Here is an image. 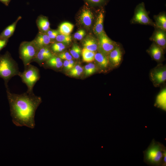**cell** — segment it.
Wrapping results in <instances>:
<instances>
[{
	"label": "cell",
	"instance_id": "obj_1",
	"mask_svg": "<svg viewBox=\"0 0 166 166\" xmlns=\"http://www.w3.org/2000/svg\"><path fill=\"white\" fill-rule=\"evenodd\" d=\"M6 89L13 124L18 127L24 126L34 128L35 125V114L42 102L41 97L35 95L33 92L27 91L19 94L10 92L8 87Z\"/></svg>",
	"mask_w": 166,
	"mask_h": 166
},
{
	"label": "cell",
	"instance_id": "obj_2",
	"mask_svg": "<svg viewBox=\"0 0 166 166\" xmlns=\"http://www.w3.org/2000/svg\"><path fill=\"white\" fill-rule=\"evenodd\" d=\"M166 148L162 144L153 139L147 149L143 151L144 161L152 166H162Z\"/></svg>",
	"mask_w": 166,
	"mask_h": 166
},
{
	"label": "cell",
	"instance_id": "obj_3",
	"mask_svg": "<svg viewBox=\"0 0 166 166\" xmlns=\"http://www.w3.org/2000/svg\"><path fill=\"white\" fill-rule=\"evenodd\" d=\"M20 73L17 64L8 52L0 56V77L5 81L6 88L9 80Z\"/></svg>",
	"mask_w": 166,
	"mask_h": 166
},
{
	"label": "cell",
	"instance_id": "obj_4",
	"mask_svg": "<svg viewBox=\"0 0 166 166\" xmlns=\"http://www.w3.org/2000/svg\"><path fill=\"white\" fill-rule=\"evenodd\" d=\"M19 76L23 83L27 87V91L33 92L34 87L40 78L39 69L30 64L25 67V69L22 72L20 73Z\"/></svg>",
	"mask_w": 166,
	"mask_h": 166
},
{
	"label": "cell",
	"instance_id": "obj_5",
	"mask_svg": "<svg viewBox=\"0 0 166 166\" xmlns=\"http://www.w3.org/2000/svg\"><path fill=\"white\" fill-rule=\"evenodd\" d=\"M38 51L32 41L23 42L21 43L19 49V57L24 67L33 61Z\"/></svg>",
	"mask_w": 166,
	"mask_h": 166
},
{
	"label": "cell",
	"instance_id": "obj_6",
	"mask_svg": "<svg viewBox=\"0 0 166 166\" xmlns=\"http://www.w3.org/2000/svg\"><path fill=\"white\" fill-rule=\"evenodd\" d=\"M98 37V49L100 52L107 56L116 46V43L107 36L104 32Z\"/></svg>",
	"mask_w": 166,
	"mask_h": 166
},
{
	"label": "cell",
	"instance_id": "obj_7",
	"mask_svg": "<svg viewBox=\"0 0 166 166\" xmlns=\"http://www.w3.org/2000/svg\"><path fill=\"white\" fill-rule=\"evenodd\" d=\"M133 21L142 24L150 25L153 24L148 17L143 2L140 3L136 6Z\"/></svg>",
	"mask_w": 166,
	"mask_h": 166
},
{
	"label": "cell",
	"instance_id": "obj_8",
	"mask_svg": "<svg viewBox=\"0 0 166 166\" xmlns=\"http://www.w3.org/2000/svg\"><path fill=\"white\" fill-rule=\"evenodd\" d=\"M151 79L155 86H158L166 80V69L165 66L159 65L150 72Z\"/></svg>",
	"mask_w": 166,
	"mask_h": 166
},
{
	"label": "cell",
	"instance_id": "obj_9",
	"mask_svg": "<svg viewBox=\"0 0 166 166\" xmlns=\"http://www.w3.org/2000/svg\"><path fill=\"white\" fill-rule=\"evenodd\" d=\"M53 56L50 50L46 46L38 50L33 61H34L41 65L43 62L46 61Z\"/></svg>",
	"mask_w": 166,
	"mask_h": 166
},
{
	"label": "cell",
	"instance_id": "obj_10",
	"mask_svg": "<svg viewBox=\"0 0 166 166\" xmlns=\"http://www.w3.org/2000/svg\"><path fill=\"white\" fill-rule=\"evenodd\" d=\"M32 41L38 50L49 45L51 42V39L46 34L40 32L38 33Z\"/></svg>",
	"mask_w": 166,
	"mask_h": 166
},
{
	"label": "cell",
	"instance_id": "obj_11",
	"mask_svg": "<svg viewBox=\"0 0 166 166\" xmlns=\"http://www.w3.org/2000/svg\"><path fill=\"white\" fill-rule=\"evenodd\" d=\"M109 61L114 66H118L121 61L122 53L120 48L116 46L108 55Z\"/></svg>",
	"mask_w": 166,
	"mask_h": 166
},
{
	"label": "cell",
	"instance_id": "obj_12",
	"mask_svg": "<svg viewBox=\"0 0 166 166\" xmlns=\"http://www.w3.org/2000/svg\"><path fill=\"white\" fill-rule=\"evenodd\" d=\"M164 31L160 29L157 30L152 38L155 43L163 49L165 48L166 45V37Z\"/></svg>",
	"mask_w": 166,
	"mask_h": 166
},
{
	"label": "cell",
	"instance_id": "obj_13",
	"mask_svg": "<svg viewBox=\"0 0 166 166\" xmlns=\"http://www.w3.org/2000/svg\"><path fill=\"white\" fill-rule=\"evenodd\" d=\"M21 18V16H19L14 22L6 28L0 34V39H9L13 34L17 23Z\"/></svg>",
	"mask_w": 166,
	"mask_h": 166
},
{
	"label": "cell",
	"instance_id": "obj_14",
	"mask_svg": "<svg viewBox=\"0 0 166 166\" xmlns=\"http://www.w3.org/2000/svg\"><path fill=\"white\" fill-rule=\"evenodd\" d=\"M149 52L152 57L157 61H160L163 56V49L156 43L152 45L149 49Z\"/></svg>",
	"mask_w": 166,
	"mask_h": 166
},
{
	"label": "cell",
	"instance_id": "obj_15",
	"mask_svg": "<svg viewBox=\"0 0 166 166\" xmlns=\"http://www.w3.org/2000/svg\"><path fill=\"white\" fill-rule=\"evenodd\" d=\"M104 18L103 13L102 12H100L93 28L94 34L98 36L104 32L103 29Z\"/></svg>",
	"mask_w": 166,
	"mask_h": 166
},
{
	"label": "cell",
	"instance_id": "obj_16",
	"mask_svg": "<svg viewBox=\"0 0 166 166\" xmlns=\"http://www.w3.org/2000/svg\"><path fill=\"white\" fill-rule=\"evenodd\" d=\"M155 105L165 111L166 109V89L164 88L157 95Z\"/></svg>",
	"mask_w": 166,
	"mask_h": 166
},
{
	"label": "cell",
	"instance_id": "obj_17",
	"mask_svg": "<svg viewBox=\"0 0 166 166\" xmlns=\"http://www.w3.org/2000/svg\"><path fill=\"white\" fill-rule=\"evenodd\" d=\"M37 26L41 32H47L50 28V23L48 18L44 16H38L36 20Z\"/></svg>",
	"mask_w": 166,
	"mask_h": 166
},
{
	"label": "cell",
	"instance_id": "obj_18",
	"mask_svg": "<svg viewBox=\"0 0 166 166\" xmlns=\"http://www.w3.org/2000/svg\"><path fill=\"white\" fill-rule=\"evenodd\" d=\"M94 60L98 66L102 68H106L109 63V59L107 56L100 52L95 54Z\"/></svg>",
	"mask_w": 166,
	"mask_h": 166
},
{
	"label": "cell",
	"instance_id": "obj_19",
	"mask_svg": "<svg viewBox=\"0 0 166 166\" xmlns=\"http://www.w3.org/2000/svg\"><path fill=\"white\" fill-rule=\"evenodd\" d=\"M93 16L92 12L88 10H84L80 17L81 23L87 27L90 26L92 24Z\"/></svg>",
	"mask_w": 166,
	"mask_h": 166
},
{
	"label": "cell",
	"instance_id": "obj_20",
	"mask_svg": "<svg viewBox=\"0 0 166 166\" xmlns=\"http://www.w3.org/2000/svg\"><path fill=\"white\" fill-rule=\"evenodd\" d=\"M84 48L88 50L95 52L97 50L98 43L93 38H87L84 40L83 42Z\"/></svg>",
	"mask_w": 166,
	"mask_h": 166
},
{
	"label": "cell",
	"instance_id": "obj_21",
	"mask_svg": "<svg viewBox=\"0 0 166 166\" xmlns=\"http://www.w3.org/2000/svg\"><path fill=\"white\" fill-rule=\"evenodd\" d=\"M73 28L74 25L68 22H65L60 25L58 31L60 34L69 35L72 32Z\"/></svg>",
	"mask_w": 166,
	"mask_h": 166
},
{
	"label": "cell",
	"instance_id": "obj_22",
	"mask_svg": "<svg viewBox=\"0 0 166 166\" xmlns=\"http://www.w3.org/2000/svg\"><path fill=\"white\" fill-rule=\"evenodd\" d=\"M48 66L53 68H60L63 65L61 59L59 57L53 56L46 61Z\"/></svg>",
	"mask_w": 166,
	"mask_h": 166
},
{
	"label": "cell",
	"instance_id": "obj_23",
	"mask_svg": "<svg viewBox=\"0 0 166 166\" xmlns=\"http://www.w3.org/2000/svg\"><path fill=\"white\" fill-rule=\"evenodd\" d=\"M81 54L83 61L90 62L94 60L95 53L84 48L82 50Z\"/></svg>",
	"mask_w": 166,
	"mask_h": 166
},
{
	"label": "cell",
	"instance_id": "obj_24",
	"mask_svg": "<svg viewBox=\"0 0 166 166\" xmlns=\"http://www.w3.org/2000/svg\"><path fill=\"white\" fill-rule=\"evenodd\" d=\"M157 26L160 29L165 31L166 30V17L164 14L158 16L156 19Z\"/></svg>",
	"mask_w": 166,
	"mask_h": 166
},
{
	"label": "cell",
	"instance_id": "obj_25",
	"mask_svg": "<svg viewBox=\"0 0 166 166\" xmlns=\"http://www.w3.org/2000/svg\"><path fill=\"white\" fill-rule=\"evenodd\" d=\"M55 39L58 42L66 44H69L72 41V38L70 35L59 34Z\"/></svg>",
	"mask_w": 166,
	"mask_h": 166
},
{
	"label": "cell",
	"instance_id": "obj_26",
	"mask_svg": "<svg viewBox=\"0 0 166 166\" xmlns=\"http://www.w3.org/2000/svg\"><path fill=\"white\" fill-rule=\"evenodd\" d=\"M81 50L78 45L76 44L73 45L70 51L71 55L74 58L78 59L79 58Z\"/></svg>",
	"mask_w": 166,
	"mask_h": 166
},
{
	"label": "cell",
	"instance_id": "obj_27",
	"mask_svg": "<svg viewBox=\"0 0 166 166\" xmlns=\"http://www.w3.org/2000/svg\"><path fill=\"white\" fill-rule=\"evenodd\" d=\"M65 48V45L61 42H58L53 43L52 45V50L55 52H60L62 51Z\"/></svg>",
	"mask_w": 166,
	"mask_h": 166
},
{
	"label": "cell",
	"instance_id": "obj_28",
	"mask_svg": "<svg viewBox=\"0 0 166 166\" xmlns=\"http://www.w3.org/2000/svg\"><path fill=\"white\" fill-rule=\"evenodd\" d=\"M85 34V32L84 30H80L75 33L74 35V37L75 39L81 40L83 38Z\"/></svg>",
	"mask_w": 166,
	"mask_h": 166
},
{
	"label": "cell",
	"instance_id": "obj_29",
	"mask_svg": "<svg viewBox=\"0 0 166 166\" xmlns=\"http://www.w3.org/2000/svg\"><path fill=\"white\" fill-rule=\"evenodd\" d=\"M59 33L58 30H49L47 32V34L51 39H55Z\"/></svg>",
	"mask_w": 166,
	"mask_h": 166
},
{
	"label": "cell",
	"instance_id": "obj_30",
	"mask_svg": "<svg viewBox=\"0 0 166 166\" xmlns=\"http://www.w3.org/2000/svg\"><path fill=\"white\" fill-rule=\"evenodd\" d=\"M83 71V68L80 65H77L71 69L69 72H79L82 73Z\"/></svg>",
	"mask_w": 166,
	"mask_h": 166
},
{
	"label": "cell",
	"instance_id": "obj_31",
	"mask_svg": "<svg viewBox=\"0 0 166 166\" xmlns=\"http://www.w3.org/2000/svg\"><path fill=\"white\" fill-rule=\"evenodd\" d=\"M84 73L85 75L89 76L93 74L89 64L86 65L84 67Z\"/></svg>",
	"mask_w": 166,
	"mask_h": 166
},
{
	"label": "cell",
	"instance_id": "obj_32",
	"mask_svg": "<svg viewBox=\"0 0 166 166\" xmlns=\"http://www.w3.org/2000/svg\"><path fill=\"white\" fill-rule=\"evenodd\" d=\"M64 67L65 69L67 70H70L73 67L70 64L69 60H65L63 63Z\"/></svg>",
	"mask_w": 166,
	"mask_h": 166
},
{
	"label": "cell",
	"instance_id": "obj_33",
	"mask_svg": "<svg viewBox=\"0 0 166 166\" xmlns=\"http://www.w3.org/2000/svg\"><path fill=\"white\" fill-rule=\"evenodd\" d=\"M8 39H0V51L6 45Z\"/></svg>",
	"mask_w": 166,
	"mask_h": 166
},
{
	"label": "cell",
	"instance_id": "obj_34",
	"mask_svg": "<svg viewBox=\"0 0 166 166\" xmlns=\"http://www.w3.org/2000/svg\"><path fill=\"white\" fill-rule=\"evenodd\" d=\"M88 2L95 4H101L104 3L106 0H86Z\"/></svg>",
	"mask_w": 166,
	"mask_h": 166
},
{
	"label": "cell",
	"instance_id": "obj_35",
	"mask_svg": "<svg viewBox=\"0 0 166 166\" xmlns=\"http://www.w3.org/2000/svg\"><path fill=\"white\" fill-rule=\"evenodd\" d=\"M82 73L79 72H69V75L74 77H77L81 75Z\"/></svg>",
	"mask_w": 166,
	"mask_h": 166
},
{
	"label": "cell",
	"instance_id": "obj_36",
	"mask_svg": "<svg viewBox=\"0 0 166 166\" xmlns=\"http://www.w3.org/2000/svg\"><path fill=\"white\" fill-rule=\"evenodd\" d=\"M11 0H0V2H2L5 6H8Z\"/></svg>",
	"mask_w": 166,
	"mask_h": 166
},
{
	"label": "cell",
	"instance_id": "obj_37",
	"mask_svg": "<svg viewBox=\"0 0 166 166\" xmlns=\"http://www.w3.org/2000/svg\"><path fill=\"white\" fill-rule=\"evenodd\" d=\"M69 62L70 64L73 68L74 66V65H75V63H74V61L72 59L69 60Z\"/></svg>",
	"mask_w": 166,
	"mask_h": 166
}]
</instances>
